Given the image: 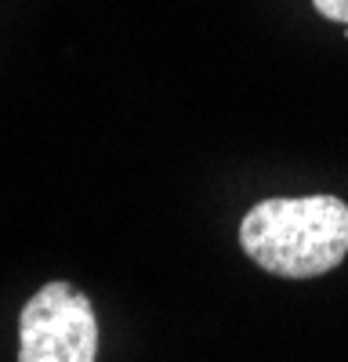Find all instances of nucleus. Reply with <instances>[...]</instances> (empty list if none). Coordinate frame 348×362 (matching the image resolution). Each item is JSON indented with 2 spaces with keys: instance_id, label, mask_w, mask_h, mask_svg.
Here are the masks:
<instances>
[{
  "instance_id": "nucleus-1",
  "label": "nucleus",
  "mask_w": 348,
  "mask_h": 362,
  "mask_svg": "<svg viewBox=\"0 0 348 362\" xmlns=\"http://www.w3.org/2000/svg\"><path fill=\"white\" fill-rule=\"evenodd\" d=\"M243 254L269 276L319 279L348 257V203L341 196H272L240 221Z\"/></svg>"
},
{
  "instance_id": "nucleus-2",
  "label": "nucleus",
  "mask_w": 348,
  "mask_h": 362,
  "mask_svg": "<svg viewBox=\"0 0 348 362\" xmlns=\"http://www.w3.org/2000/svg\"><path fill=\"white\" fill-rule=\"evenodd\" d=\"M98 319L73 283L40 286L18 312V362H95Z\"/></svg>"
},
{
  "instance_id": "nucleus-3",
  "label": "nucleus",
  "mask_w": 348,
  "mask_h": 362,
  "mask_svg": "<svg viewBox=\"0 0 348 362\" xmlns=\"http://www.w3.org/2000/svg\"><path fill=\"white\" fill-rule=\"evenodd\" d=\"M312 8L323 15L327 22H341V25H348V0H312Z\"/></svg>"
}]
</instances>
